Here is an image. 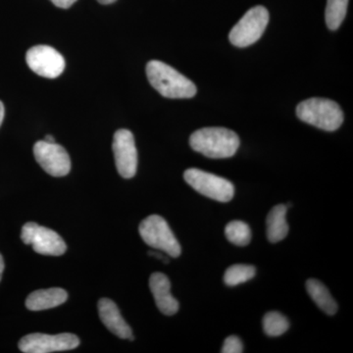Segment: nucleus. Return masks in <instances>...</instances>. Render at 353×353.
Here are the masks:
<instances>
[{"label":"nucleus","instance_id":"obj_1","mask_svg":"<svg viewBox=\"0 0 353 353\" xmlns=\"http://www.w3.org/2000/svg\"><path fill=\"white\" fill-rule=\"evenodd\" d=\"M146 76L150 85L167 99H192L196 94V85L170 65L152 60L146 65Z\"/></svg>","mask_w":353,"mask_h":353},{"label":"nucleus","instance_id":"obj_2","mask_svg":"<svg viewBox=\"0 0 353 353\" xmlns=\"http://www.w3.org/2000/svg\"><path fill=\"white\" fill-rule=\"evenodd\" d=\"M190 145L194 152L204 157L223 159L236 154L240 148V138L226 128H202L190 136Z\"/></svg>","mask_w":353,"mask_h":353},{"label":"nucleus","instance_id":"obj_3","mask_svg":"<svg viewBox=\"0 0 353 353\" xmlns=\"http://www.w3.org/2000/svg\"><path fill=\"white\" fill-rule=\"evenodd\" d=\"M299 120L327 132L336 131L343 122V113L336 102L331 99L312 97L297 105Z\"/></svg>","mask_w":353,"mask_h":353},{"label":"nucleus","instance_id":"obj_4","mask_svg":"<svg viewBox=\"0 0 353 353\" xmlns=\"http://www.w3.org/2000/svg\"><path fill=\"white\" fill-rule=\"evenodd\" d=\"M139 231L143 241L150 248L175 259L180 256L182 248L168 223L161 216H148L139 225Z\"/></svg>","mask_w":353,"mask_h":353},{"label":"nucleus","instance_id":"obj_5","mask_svg":"<svg viewBox=\"0 0 353 353\" xmlns=\"http://www.w3.org/2000/svg\"><path fill=\"white\" fill-rule=\"evenodd\" d=\"M183 179L199 194L213 201L229 202L234 196L233 183L201 169H188L183 173Z\"/></svg>","mask_w":353,"mask_h":353},{"label":"nucleus","instance_id":"obj_6","mask_svg":"<svg viewBox=\"0 0 353 353\" xmlns=\"http://www.w3.org/2000/svg\"><path fill=\"white\" fill-rule=\"evenodd\" d=\"M268 22V10L263 6L253 7L230 32V41L236 48L252 46L261 38Z\"/></svg>","mask_w":353,"mask_h":353},{"label":"nucleus","instance_id":"obj_7","mask_svg":"<svg viewBox=\"0 0 353 353\" xmlns=\"http://www.w3.org/2000/svg\"><path fill=\"white\" fill-rule=\"evenodd\" d=\"M21 239L26 245H31L37 253L60 256L67 250L63 239L52 230L29 222L22 228Z\"/></svg>","mask_w":353,"mask_h":353},{"label":"nucleus","instance_id":"obj_8","mask_svg":"<svg viewBox=\"0 0 353 353\" xmlns=\"http://www.w3.org/2000/svg\"><path fill=\"white\" fill-rule=\"evenodd\" d=\"M80 345V340L75 334L63 333L46 334H30L24 336L19 343L21 352L25 353H50L66 352L74 350Z\"/></svg>","mask_w":353,"mask_h":353},{"label":"nucleus","instance_id":"obj_9","mask_svg":"<svg viewBox=\"0 0 353 353\" xmlns=\"http://www.w3.org/2000/svg\"><path fill=\"white\" fill-rule=\"evenodd\" d=\"M28 66L43 78L55 79L63 73L64 57L48 46H37L30 48L26 54Z\"/></svg>","mask_w":353,"mask_h":353},{"label":"nucleus","instance_id":"obj_10","mask_svg":"<svg viewBox=\"0 0 353 353\" xmlns=\"http://www.w3.org/2000/svg\"><path fill=\"white\" fill-rule=\"evenodd\" d=\"M34 155L41 168L51 176H66L71 170L68 152L57 143L39 141L34 145Z\"/></svg>","mask_w":353,"mask_h":353},{"label":"nucleus","instance_id":"obj_11","mask_svg":"<svg viewBox=\"0 0 353 353\" xmlns=\"http://www.w3.org/2000/svg\"><path fill=\"white\" fill-rule=\"evenodd\" d=\"M112 148L118 173L125 179L134 176L138 169V152L132 132L125 129L116 132Z\"/></svg>","mask_w":353,"mask_h":353},{"label":"nucleus","instance_id":"obj_12","mask_svg":"<svg viewBox=\"0 0 353 353\" xmlns=\"http://www.w3.org/2000/svg\"><path fill=\"white\" fill-rule=\"evenodd\" d=\"M150 288L160 312L167 316L178 312L179 303L171 294V283L166 275L153 273L150 279Z\"/></svg>","mask_w":353,"mask_h":353},{"label":"nucleus","instance_id":"obj_13","mask_svg":"<svg viewBox=\"0 0 353 353\" xmlns=\"http://www.w3.org/2000/svg\"><path fill=\"white\" fill-rule=\"evenodd\" d=\"M99 313L102 323L111 333L124 340H134L132 329L123 319L119 308L114 301L101 299L99 303Z\"/></svg>","mask_w":353,"mask_h":353},{"label":"nucleus","instance_id":"obj_14","mask_svg":"<svg viewBox=\"0 0 353 353\" xmlns=\"http://www.w3.org/2000/svg\"><path fill=\"white\" fill-rule=\"evenodd\" d=\"M68 299L66 290L59 288L39 290L32 292L26 301V307L32 311L46 310L57 307Z\"/></svg>","mask_w":353,"mask_h":353},{"label":"nucleus","instance_id":"obj_15","mask_svg":"<svg viewBox=\"0 0 353 353\" xmlns=\"http://www.w3.org/2000/svg\"><path fill=\"white\" fill-rule=\"evenodd\" d=\"M288 206L279 204L271 209L266 219L267 238L270 243H279L289 234L287 222Z\"/></svg>","mask_w":353,"mask_h":353},{"label":"nucleus","instance_id":"obj_16","mask_svg":"<svg viewBox=\"0 0 353 353\" xmlns=\"http://www.w3.org/2000/svg\"><path fill=\"white\" fill-rule=\"evenodd\" d=\"M306 290L309 296L317 304L318 307L324 311L326 314H336L338 311V304L332 297L329 290L320 281L309 279L306 282Z\"/></svg>","mask_w":353,"mask_h":353},{"label":"nucleus","instance_id":"obj_17","mask_svg":"<svg viewBox=\"0 0 353 353\" xmlns=\"http://www.w3.org/2000/svg\"><path fill=\"white\" fill-rule=\"evenodd\" d=\"M348 0H328L325 20L330 30L336 31L341 27V23L347 16Z\"/></svg>","mask_w":353,"mask_h":353},{"label":"nucleus","instance_id":"obj_18","mask_svg":"<svg viewBox=\"0 0 353 353\" xmlns=\"http://www.w3.org/2000/svg\"><path fill=\"white\" fill-rule=\"evenodd\" d=\"M225 234L230 243L236 246H245L252 241V230L243 221H232L225 228Z\"/></svg>","mask_w":353,"mask_h":353},{"label":"nucleus","instance_id":"obj_19","mask_svg":"<svg viewBox=\"0 0 353 353\" xmlns=\"http://www.w3.org/2000/svg\"><path fill=\"white\" fill-rule=\"evenodd\" d=\"M256 275V269L252 265L236 264L227 269L224 283L228 287H236L252 280Z\"/></svg>","mask_w":353,"mask_h":353},{"label":"nucleus","instance_id":"obj_20","mask_svg":"<svg viewBox=\"0 0 353 353\" xmlns=\"http://www.w3.org/2000/svg\"><path fill=\"white\" fill-rule=\"evenodd\" d=\"M290 328V322L285 316L277 311L267 313L263 318V330L269 336H279L284 334Z\"/></svg>","mask_w":353,"mask_h":353},{"label":"nucleus","instance_id":"obj_21","mask_svg":"<svg viewBox=\"0 0 353 353\" xmlns=\"http://www.w3.org/2000/svg\"><path fill=\"white\" fill-rule=\"evenodd\" d=\"M243 352V341L236 336H228L224 341L221 352L223 353H241Z\"/></svg>","mask_w":353,"mask_h":353},{"label":"nucleus","instance_id":"obj_22","mask_svg":"<svg viewBox=\"0 0 353 353\" xmlns=\"http://www.w3.org/2000/svg\"><path fill=\"white\" fill-rule=\"evenodd\" d=\"M55 6L59 7V8L67 9L69 7L73 6L77 0H50Z\"/></svg>","mask_w":353,"mask_h":353},{"label":"nucleus","instance_id":"obj_23","mask_svg":"<svg viewBox=\"0 0 353 353\" xmlns=\"http://www.w3.org/2000/svg\"><path fill=\"white\" fill-rule=\"evenodd\" d=\"M148 254L152 255V256L155 257V259L162 260V261H164L165 263H168L169 262L168 257L165 256V255L161 254V253L150 252H148Z\"/></svg>","mask_w":353,"mask_h":353},{"label":"nucleus","instance_id":"obj_24","mask_svg":"<svg viewBox=\"0 0 353 353\" xmlns=\"http://www.w3.org/2000/svg\"><path fill=\"white\" fill-rule=\"evenodd\" d=\"M4 271V260L2 255L0 254V281H1L2 274H3Z\"/></svg>","mask_w":353,"mask_h":353},{"label":"nucleus","instance_id":"obj_25","mask_svg":"<svg viewBox=\"0 0 353 353\" xmlns=\"http://www.w3.org/2000/svg\"><path fill=\"white\" fill-rule=\"evenodd\" d=\"M4 118V105L1 101H0V126H1L2 121Z\"/></svg>","mask_w":353,"mask_h":353},{"label":"nucleus","instance_id":"obj_26","mask_svg":"<svg viewBox=\"0 0 353 353\" xmlns=\"http://www.w3.org/2000/svg\"><path fill=\"white\" fill-rule=\"evenodd\" d=\"M97 1L101 4H111L113 3V2H115L116 0H97Z\"/></svg>","mask_w":353,"mask_h":353},{"label":"nucleus","instance_id":"obj_27","mask_svg":"<svg viewBox=\"0 0 353 353\" xmlns=\"http://www.w3.org/2000/svg\"><path fill=\"white\" fill-rule=\"evenodd\" d=\"M46 141H48V143H55V139L53 138L52 136H50V134H48V136L46 137V139H44Z\"/></svg>","mask_w":353,"mask_h":353}]
</instances>
